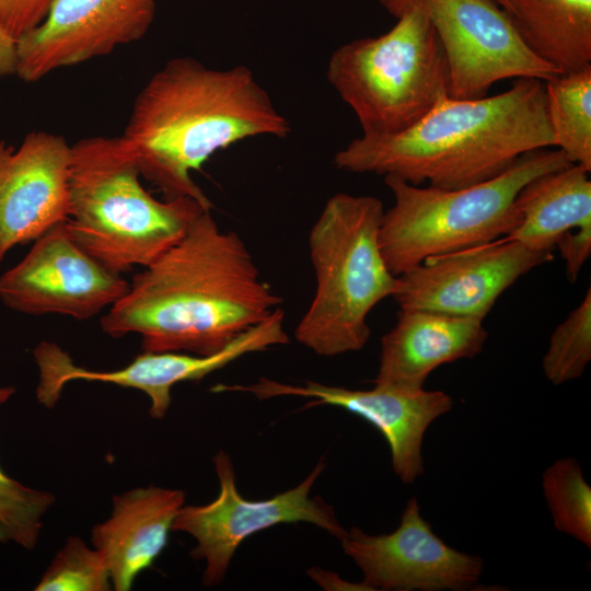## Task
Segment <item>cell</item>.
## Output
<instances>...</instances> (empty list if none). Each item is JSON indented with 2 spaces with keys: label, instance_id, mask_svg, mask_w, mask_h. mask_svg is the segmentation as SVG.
I'll return each instance as SVG.
<instances>
[{
  "label": "cell",
  "instance_id": "6da1fadb",
  "mask_svg": "<svg viewBox=\"0 0 591 591\" xmlns=\"http://www.w3.org/2000/svg\"><path fill=\"white\" fill-rule=\"evenodd\" d=\"M282 299L260 277L241 236L206 210L185 235L130 282L102 331L141 337L143 351L209 356L268 317Z\"/></svg>",
  "mask_w": 591,
  "mask_h": 591
},
{
  "label": "cell",
  "instance_id": "7a4b0ae2",
  "mask_svg": "<svg viewBox=\"0 0 591 591\" xmlns=\"http://www.w3.org/2000/svg\"><path fill=\"white\" fill-rule=\"evenodd\" d=\"M291 125L245 66L212 69L170 59L137 94L121 137L141 176L164 199L213 205L192 177L219 150L257 136L286 138Z\"/></svg>",
  "mask_w": 591,
  "mask_h": 591
},
{
  "label": "cell",
  "instance_id": "3957f363",
  "mask_svg": "<svg viewBox=\"0 0 591 591\" xmlns=\"http://www.w3.org/2000/svg\"><path fill=\"white\" fill-rule=\"evenodd\" d=\"M551 146L555 137L544 81L518 78L496 95L445 96L402 132L362 134L335 154L334 164L349 173L457 189L490 179L522 155Z\"/></svg>",
  "mask_w": 591,
  "mask_h": 591
},
{
  "label": "cell",
  "instance_id": "277c9868",
  "mask_svg": "<svg viewBox=\"0 0 591 591\" xmlns=\"http://www.w3.org/2000/svg\"><path fill=\"white\" fill-rule=\"evenodd\" d=\"M140 177L121 136L71 144L68 229L84 251L119 275L150 265L210 210L189 197L158 200Z\"/></svg>",
  "mask_w": 591,
  "mask_h": 591
},
{
  "label": "cell",
  "instance_id": "5b68a950",
  "mask_svg": "<svg viewBox=\"0 0 591 591\" xmlns=\"http://www.w3.org/2000/svg\"><path fill=\"white\" fill-rule=\"evenodd\" d=\"M382 201L337 193L325 202L309 235L316 278L314 297L296 339L324 357L361 350L370 339V312L394 297L399 279L380 247Z\"/></svg>",
  "mask_w": 591,
  "mask_h": 591
},
{
  "label": "cell",
  "instance_id": "8992f818",
  "mask_svg": "<svg viewBox=\"0 0 591 591\" xmlns=\"http://www.w3.org/2000/svg\"><path fill=\"white\" fill-rule=\"evenodd\" d=\"M572 164L557 150L540 149L485 182L457 188L420 187L384 176L393 206L384 210L379 240L395 275L427 258L489 243L508 235L518 221L514 200L533 178Z\"/></svg>",
  "mask_w": 591,
  "mask_h": 591
},
{
  "label": "cell",
  "instance_id": "52a82bcc",
  "mask_svg": "<svg viewBox=\"0 0 591 591\" xmlns=\"http://www.w3.org/2000/svg\"><path fill=\"white\" fill-rule=\"evenodd\" d=\"M386 33L348 42L333 51L326 76L366 135H395L449 96L444 50L428 18L416 8Z\"/></svg>",
  "mask_w": 591,
  "mask_h": 591
},
{
  "label": "cell",
  "instance_id": "ba28073f",
  "mask_svg": "<svg viewBox=\"0 0 591 591\" xmlns=\"http://www.w3.org/2000/svg\"><path fill=\"white\" fill-rule=\"evenodd\" d=\"M378 1L394 18L408 8L428 18L447 57L453 99L483 97L506 79L546 81L560 73L529 49L494 0Z\"/></svg>",
  "mask_w": 591,
  "mask_h": 591
},
{
  "label": "cell",
  "instance_id": "9c48e42d",
  "mask_svg": "<svg viewBox=\"0 0 591 591\" xmlns=\"http://www.w3.org/2000/svg\"><path fill=\"white\" fill-rule=\"evenodd\" d=\"M213 464L220 483L218 497L207 505L183 506L172 528V531L188 533L196 540L190 555L206 563L204 586L219 584L240 544L274 525L309 522L339 541L346 535L347 530L332 506L321 497L310 496L325 467L324 459L298 486L263 500H248L240 495L233 464L225 452L219 451L213 456Z\"/></svg>",
  "mask_w": 591,
  "mask_h": 591
},
{
  "label": "cell",
  "instance_id": "30bf717a",
  "mask_svg": "<svg viewBox=\"0 0 591 591\" xmlns=\"http://www.w3.org/2000/svg\"><path fill=\"white\" fill-rule=\"evenodd\" d=\"M283 320L285 313L278 308L268 317L237 335L223 349L209 356L143 351L126 367L111 371L79 367L55 343L40 341L33 351L38 369L36 397L44 406L53 407L69 382L82 380L112 383L146 393L150 399V416L162 419L170 408L174 385L201 380L244 355L288 344Z\"/></svg>",
  "mask_w": 591,
  "mask_h": 591
},
{
  "label": "cell",
  "instance_id": "8fae6325",
  "mask_svg": "<svg viewBox=\"0 0 591 591\" xmlns=\"http://www.w3.org/2000/svg\"><path fill=\"white\" fill-rule=\"evenodd\" d=\"M129 286L84 251L63 221L0 275V301L23 314L89 320L120 300Z\"/></svg>",
  "mask_w": 591,
  "mask_h": 591
},
{
  "label": "cell",
  "instance_id": "7c38bea8",
  "mask_svg": "<svg viewBox=\"0 0 591 591\" xmlns=\"http://www.w3.org/2000/svg\"><path fill=\"white\" fill-rule=\"evenodd\" d=\"M553 259V252L499 239L433 256L398 276L399 309L485 318L499 297L520 277Z\"/></svg>",
  "mask_w": 591,
  "mask_h": 591
},
{
  "label": "cell",
  "instance_id": "4fadbf2b",
  "mask_svg": "<svg viewBox=\"0 0 591 591\" xmlns=\"http://www.w3.org/2000/svg\"><path fill=\"white\" fill-rule=\"evenodd\" d=\"M340 542L361 569L367 590L463 591L478 581L484 569L480 557L460 552L436 535L416 498L407 501L394 532L371 535L352 526Z\"/></svg>",
  "mask_w": 591,
  "mask_h": 591
},
{
  "label": "cell",
  "instance_id": "5bb4252c",
  "mask_svg": "<svg viewBox=\"0 0 591 591\" xmlns=\"http://www.w3.org/2000/svg\"><path fill=\"white\" fill-rule=\"evenodd\" d=\"M155 8V0H55L43 23L16 40L15 76L34 83L137 42Z\"/></svg>",
  "mask_w": 591,
  "mask_h": 591
},
{
  "label": "cell",
  "instance_id": "9a60e30c",
  "mask_svg": "<svg viewBox=\"0 0 591 591\" xmlns=\"http://www.w3.org/2000/svg\"><path fill=\"white\" fill-rule=\"evenodd\" d=\"M213 392H245L259 399L298 396L311 401L303 407L331 405L374 426L391 450L392 467L402 483L413 484L424 473L422 440L428 427L453 407L452 397L439 390H399L374 385L351 390L306 381L303 385L260 378L252 384H218Z\"/></svg>",
  "mask_w": 591,
  "mask_h": 591
},
{
  "label": "cell",
  "instance_id": "2e32d148",
  "mask_svg": "<svg viewBox=\"0 0 591 591\" xmlns=\"http://www.w3.org/2000/svg\"><path fill=\"white\" fill-rule=\"evenodd\" d=\"M71 146L48 131L28 132L16 149L0 141V262L69 218Z\"/></svg>",
  "mask_w": 591,
  "mask_h": 591
},
{
  "label": "cell",
  "instance_id": "e0dca14e",
  "mask_svg": "<svg viewBox=\"0 0 591 591\" xmlns=\"http://www.w3.org/2000/svg\"><path fill=\"white\" fill-rule=\"evenodd\" d=\"M488 333L483 320L425 310L399 309L395 325L381 338L374 385L424 389L437 368L471 359L484 348Z\"/></svg>",
  "mask_w": 591,
  "mask_h": 591
},
{
  "label": "cell",
  "instance_id": "ac0fdd59",
  "mask_svg": "<svg viewBox=\"0 0 591 591\" xmlns=\"http://www.w3.org/2000/svg\"><path fill=\"white\" fill-rule=\"evenodd\" d=\"M184 502L183 490L157 486L114 496L111 517L91 531V543L105 557L114 590H130L152 566Z\"/></svg>",
  "mask_w": 591,
  "mask_h": 591
},
{
  "label": "cell",
  "instance_id": "d6986e66",
  "mask_svg": "<svg viewBox=\"0 0 591 591\" xmlns=\"http://www.w3.org/2000/svg\"><path fill=\"white\" fill-rule=\"evenodd\" d=\"M589 173L570 164L525 184L514 200L518 221L506 239L533 251L553 252L566 232L591 222Z\"/></svg>",
  "mask_w": 591,
  "mask_h": 591
},
{
  "label": "cell",
  "instance_id": "ffe728a7",
  "mask_svg": "<svg viewBox=\"0 0 591 591\" xmlns=\"http://www.w3.org/2000/svg\"><path fill=\"white\" fill-rule=\"evenodd\" d=\"M529 49L560 73L591 66V0H507Z\"/></svg>",
  "mask_w": 591,
  "mask_h": 591
},
{
  "label": "cell",
  "instance_id": "44dd1931",
  "mask_svg": "<svg viewBox=\"0 0 591 591\" xmlns=\"http://www.w3.org/2000/svg\"><path fill=\"white\" fill-rule=\"evenodd\" d=\"M544 84L555 147L591 171V66L558 73Z\"/></svg>",
  "mask_w": 591,
  "mask_h": 591
},
{
  "label": "cell",
  "instance_id": "7402d4cb",
  "mask_svg": "<svg viewBox=\"0 0 591 591\" xmlns=\"http://www.w3.org/2000/svg\"><path fill=\"white\" fill-rule=\"evenodd\" d=\"M543 493L555 528L591 547V488L579 463L563 457L542 475Z\"/></svg>",
  "mask_w": 591,
  "mask_h": 591
},
{
  "label": "cell",
  "instance_id": "603a6c76",
  "mask_svg": "<svg viewBox=\"0 0 591 591\" xmlns=\"http://www.w3.org/2000/svg\"><path fill=\"white\" fill-rule=\"evenodd\" d=\"M14 393L13 386L0 385V406ZM55 500L51 493L22 484L0 466V544L33 549L42 532V519Z\"/></svg>",
  "mask_w": 591,
  "mask_h": 591
},
{
  "label": "cell",
  "instance_id": "cb8c5ba5",
  "mask_svg": "<svg viewBox=\"0 0 591 591\" xmlns=\"http://www.w3.org/2000/svg\"><path fill=\"white\" fill-rule=\"evenodd\" d=\"M591 360V288L582 301L553 331L542 360L554 385L580 378Z\"/></svg>",
  "mask_w": 591,
  "mask_h": 591
},
{
  "label": "cell",
  "instance_id": "d4e9b609",
  "mask_svg": "<svg viewBox=\"0 0 591 591\" xmlns=\"http://www.w3.org/2000/svg\"><path fill=\"white\" fill-rule=\"evenodd\" d=\"M111 572L104 555L78 536H70L56 553L34 590L108 591Z\"/></svg>",
  "mask_w": 591,
  "mask_h": 591
},
{
  "label": "cell",
  "instance_id": "484cf974",
  "mask_svg": "<svg viewBox=\"0 0 591 591\" xmlns=\"http://www.w3.org/2000/svg\"><path fill=\"white\" fill-rule=\"evenodd\" d=\"M55 0H0V27L18 40L49 13Z\"/></svg>",
  "mask_w": 591,
  "mask_h": 591
},
{
  "label": "cell",
  "instance_id": "4316f807",
  "mask_svg": "<svg viewBox=\"0 0 591 591\" xmlns=\"http://www.w3.org/2000/svg\"><path fill=\"white\" fill-rule=\"evenodd\" d=\"M556 247L565 260L567 279L575 282L591 255V222L566 232Z\"/></svg>",
  "mask_w": 591,
  "mask_h": 591
},
{
  "label": "cell",
  "instance_id": "83f0119b",
  "mask_svg": "<svg viewBox=\"0 0 591 591\" xmlns=\"http://www.w3.org/2000/svg\"><path fill=\"white\" fill-rule=\"evenodd\" d=\"M16 40L0 27V77L16 73Z\"/></svg>",
  "mask_w": 591,
  "mask_h": 591
},
{
  "label": "cell",
  "instance_id": "f1b7e54d",
  "mask_svg": "<svg viewBox=\"0 0 591 591\" xmlns=\"http://www.w3.org/2000/svg\"><path fill=\"white\" fill-rule=\"evenodd\" d=\"M494 1L497 2L503 10L508 12L509 5H508L507 0H494Z\"/></svg>",
  "mask_w": 591,
  "mask_h": 591
}]
</instances>
